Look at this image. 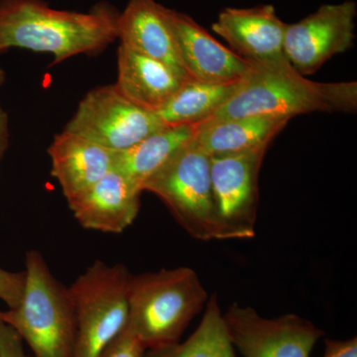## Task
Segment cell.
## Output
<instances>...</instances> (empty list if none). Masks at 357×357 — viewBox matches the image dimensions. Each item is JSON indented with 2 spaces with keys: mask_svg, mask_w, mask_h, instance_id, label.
<instances>
[{
  "mask_svg": "<svg viewBox=\"0 0 357 357\" xmlns=\"http://www.w3.org/2000/svg\"><path fill=\"white\" fill-rule=\"evenodd\" d=\"M119 13L107 3L89 13L58 10L44 0H0V53L10 48L67 59L105 50L117 39Z\"/></svg>",
  "mask_w": 357,
  "mask_h": 357,
  "instance_id": "1",
  "label": "cell"
},
{
  "mask_svg": "<svg viewBox=\"0 0 357 357\" xmlns=\"http://www.w3.org/2000/svg\"><path fill=\"white\" fill-rule=\"evenodd\" d=\"M356 107V82L310 81L285 59L251 64L234 95L210 119L259 114L293 119L296 115L317 112H354Z\"/></svg>",
  "mask_w": 357,
  "mask_h": 357,
  "instance_id": "2",
  "label": "cell"
},
{
  "mask_svg": "<svg viewBox=\"0 0 357 357\" xmlns=\"http://www.w3.org/2000/svg\"><path fill=\"white\" fill-rule=\"evenodd\" d=\"M208 300L189 267L131 275L128 326L146 349L174 344Z\"/></svg>",
  "mask_w": 357,
  "mask_h": 357,
  "instance_id": "3",
  "label": "cell"
},
{
  "mask_svg": "<svg viewBox=\"0 0 357 357\" xmlns=\"http://www.w3.org/2000/svg\"><path fill=\"white\" fill-rule=\"evenodd\" d=\"M24 272L20 305L0 311V318L18 333L34 357H73L76 319L69 290L56 279L39 251L26 253Z\"/></svg>",
  "mask_w": 357,
  "mask_h": 357,
  "instance_id": "4",
  "label": "cell"
},
{
  "mask_svg": "<svg viewBox=\"0 0 357 357\" xmlns=\"http://www.w3.org/2000/svg\"><path fill=\"white\" fill-rule=\"evenodd\" d=\"M195 239H239L218 217L211 180V157L194 139L173 155L145 183Z\"/></svg>",
  "mask_w": 357,
  "mask_h": 357,
  "instance_id": "5",
  "label": "cell"
},
{
  "mask_svg": "<svg viewBox=\"0 0 357 357\" xmlns=\"http://www.w3.org/2000/svg\"><path fill=\"white\" fill-rule=\"evenodd\" d=\"M131 275L126 265L96 260L68 288L76 319L73 357H100L126 328Z\"/></svg>",
  "mask_w": 357,
  "mask_h": 357,
  "instance_id": "6",
  "label": "cell"
},
{
  "mask_svg": "<svg viewBox=\"0 0 357 357\" xmlns=\"http://www.w3.org/2000/svg\"><path fill=\"white\" fill-rule=\"evenodd\" d=\"M162 128L156 112L138 107L112 84L86 93L64 130L121 152Z\"/></svg>",
  "mask_w": 357,
  "mask_h": 357,
  "instance_id": "7",
  "label": "cell"
},
{
  "mask_svg": "<svg viewBox=\"0 0 357 357\" xmlns=\"http://www.w3.org/2000/svg\"><path fill=\"white\" fill-rule=\"evenodd\" d=\"M223 319L232 344L244 357H310L323 335L314 324L297 314L265 319L252 307L236 303Z\"/></svg>",
  "mask_w": 357,
  "mask_h": 357,
  "instance_id": "8",
  "label": "cell"
},
{
  "mask_svg": "<svg viewBox=\"0 0 357 357\" xmlns=\"http://www.w3.org/2000/svg\"><path fill=\"white\" fill-rule=\"evenodd\" d=\"M356 3L325 4L316 13L287 24L284 54L303 76L312 75L326 61L344 53L356 39Z\"/></svg>",
  "mask_w": 357,
  "mask_h": 357,
  "instance_id": "9",
  "label": "cell"
},
{
  "mask_svg": "<svg viewBox=\"0 0 357 357\" xmlns=\"http://www.w3.org/2000/svg\"><path fill=\"white\" fill-rule=\"evenodd\" d=\"M268 146L211 157L213 199L220 220L239 239L252 238L259 203V178Z\"/></svg>",
  "mask_w": 357,
  "mask_h": 357,
  "instance_id": "10",
  "label": "cell"
},
{
  "mask_svg": "<svg viewBox=\"0 0 357 357\" xmlns=\"http://www.w3.org/2000/svg\"><path fill=\"white\" fill-rule=\"evenodd\" d=\"M165 15L189 79L234 83L241 81L250 69L251 63L220 44L187 14L165 7Z\"/></svg>",
  "mask_w": 357,
  "mask_h": 357,
  "instance_id": "11",
  "label": "cell"
},
{
  "mask_svg": "<svg viewBox=\"0 0 357 357\" xmlns=\"http://www.w3.org/2000/svg\"><path fill=\"white\" fill-rule=\"evenodd\" d=\"M287 23L273 6L223 9L213 30L229 45L230 50L251 64L285 60L284 38Z\"/></svg>",
  "mask_w": 357,
  "mask_h": 357,
  "instance_id": "12",
  "label": "cell"
},
{
  "mask_svg": "<svg viewBox=\"0 0 357 357\" xmlns=\"http://www.w3.org/2000/svg\"><path fill=\"white\" fill-rule=\"evenodd\" d=\"M140 195L128 178L114 170L68 204L84 229L121 234L137 217Z\"/></svg>",
  "mask_w": 357,
  "mask_h": 357,
  "instance_id": "13",
  "label": "cell"
},
{
  "mask_svg": "<svg viewBox=\"0 0 357 357\" xmlns=\"http://www.w3.org/2000/svg\"><path fill=\"white\" fill-rule=\"evenodd\" d=\"M117 153L69 131L55 135L48 149L51 173L67 202L115 170Z\"/></svg>",
  "mask_w": 357,
  "mask_h": 357,
  "instance_id": "14",
  "label": "cell"
},
{
  "mask_svg": "<svg viewBox=\"0 0 357 357\" xmlns=\"http://www.w3.org/2000/svg\"><path fill=\"white\" fill-rule=\"evenodd\" d=\"M117 89L142 109L158 112L172 98L185 79L184 73L119 45Z\"/></svg>",
  "mask_w": 357,
  "mask_h": 357,
  "instance_id": "15",
  "label": "cell"
},
{
  "mask_svg": "<svg viewBox=\"0 0 357 357\" xmlns=\"http://www.w3.org/2000/svg\"><path fill=\"white\" fill-rule=\"evenodd\" d=\"M117 39L123 46L165 63L185 75L175 37L167 21L165 6L155 0L128 2L119 13Z\"/></svg>",
  "mask_w": 357,
  "mask_h": 357,
  "instance_id": "16",
  "label": "cell"
},
{
  "mask_svg": "<svg viewBox=\"0 0 357 357\" xmlns=\"http://www.w3.org/2000/svg\"><path fill=\"white\" fill-rule=\"evenodd\" d=\"M290 119L265 114L208 119L195 126L194 140L208 156L249 151L269 146Z\"/></svg>",
  "mask_w": 357,
  "mask_h": 357,
  "instance_id": "17",
  "label": "cell"
},
{
  "mask_svg": "<svg viewBox=\"0 0 357 357\" xmlns=\"http://www.w3.org/2000/svg\"><path fill=\"white\" fill-rule=\"evenodd\" d=\"M195 126H164L132 147L117 153L115 170L142 192L148 178L181 148L194 139Z\"/></svg>",
  "mask_w": 357,
  "mask_h": 357,
  "instance_id": "18",
  "label": "cell"
},
{
  "mask_svg": "<svg viewBox=\"0 0 357 357\" xmlns=\"http://www.w3.org/2000/svg\"><path fill=\"white\" fill-rule=\"evenodd\" d=\"M239 82L208 83L185 79L163 107L156 112L164 126H196L210 119L234 95Z\"/></svg>",
  "mask_w": 357,
  "mask_h": 357,
  "instance_id": "19",
  "label": "cell"
},
{
  "mask_svg": "<svg viewBox=\"0 0 357 357\" xmlns=\"http://www.w3.org/2000/svg\"><path fill=\"white\" fill-rule=\"evenodd\" d=\"M143 357H236L217 295L208 300L201 323L185 342L148 349Z\"/></svg>",
  "mask_w": 357,
  "mask_h": 357,
  "instance_id": "20",
  "label": "cell"
},
{
  "mask_svg": "<svg viewBox=\"0 0 357 357\" xmlns=\"http://www.w3.org/2000/svg\"><path fill=\"white\" fill-rule=\"evenodd\" d=\"M144 345L126 325V328L102 352L100 357H143Z\"/></svg>",
  "mask_w": 357,
  "mask_h": 357,
  "instance_id": "21",
  "label": "cell"
},
{
  "mask_svg": "<svg viewBox=\"0 0 357 357\" xmlns=\"http://www.w3.org/2000/svg\"><path fill=\"white\" fill-rule=\"evenodd\" d=\"M25 287V272H9L0 268V300L9 309L17 307Z\"/></svg>",
  "mask_w": 357,
  "mask_h": 357,
  "instance_id": "22",
  "label": "cell"
},
{
  "mask_svg": "<svg viewBox=\"0 0 357 357\" xmlns=\"http://www.w3.org/2000/svg\"><path fill=\"white\" fill-rule=\"evenodd\" d=\"M0 357H28L18 333L0 318Z\"/></svg>",
  "mask_w": 357,
  "mask_h": 357,
  "instance_id": "23",
  "label": "cell"
},
{
  "mask_svg": "<svg viewBox=\"0 0 357 357\" xmlns=\"http://www.w3.org/2000/svg\"><path fill=\"white\" fill-rule=\"evenodd\" d=\"M324 357H357L356 337L349 340H326Z\"/></svg>",
  "mask_w": 357,
  "mask_h": 357,
  "instance_id": "24",
  "label": "cell"
},
{
  "mask_svg": "<svg viewBox=\"0 0 357 357\" xmlns=\"http://www.w3.org/2000/svg\"><path fill=\"white\" fill-rule=\"evenodd\" d=\"M9 144V119L6 110L0 105V163Z\"/></svg>",
  "mask_w": 357,
  "mask_h": 357,
  "instance_id": "25",
  "label": "cell"
},
{
  "mask_svg": "<svg viewBox=\"0 0 357 357\" xmlns=\"http://www.w3.org/2000/svg\"><path fill=\"white\" fill-rule=\"evenodd\" d=\"M4 82H6V72H4L3 69L0 67V88H1Z\"/></svg>",
  "mask_w": 357,
  "mask_h": 357,
  "instance_id": "26",
  "label": "cell"
}]
</instances>
